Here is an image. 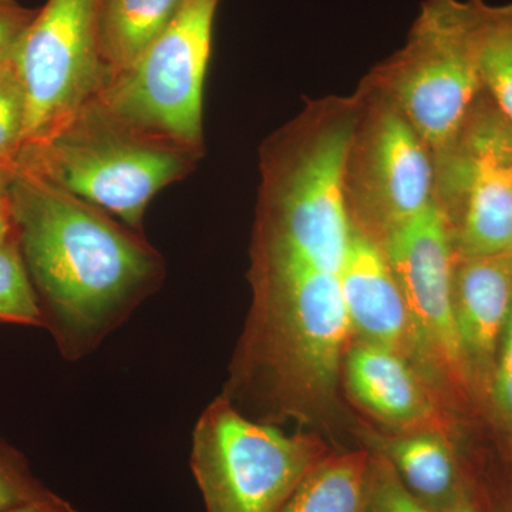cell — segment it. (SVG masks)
<instances>
[{
	"label": "cell",
	"mask_w": 512,
	"mask_h": 512,
	"mask_svg": "<svg viewBox=\"0 0 512 512\" xmlns=\"http://www.w3.org/2000/svg\"><path fill=\"white\" fill-rule=\"evenodd\" d=\"M8 198L43 328L64 359H83L158 291L163 256L143 232L25 168Z\"/></svg>",
	"instance_id": "1"
},
{
	"label": "cell",
	"mask_w": 512,
	"mask_h": 512,
	"mask_svg": "<svg viewBox=\"0 0 512 512\" xmlns=\"http://www.w3.org/2000/svg\"><path fill=\"white\" fill-rule=\"evenodd\" d=\"M258 239L248 363L284 402L329 393L353 333L339 276L281 242Z\"/></svg>",
	"instance_id": "2"
},
{
	"label": "cell",
	"mask_w": 512,
	"mask_h": 512,
	"mask_svg": "<svg viewBox=\"0 0 512 512\" xmlns=\"http://www.w3.org/2000/svg\"><path fill=\"white\" fill-rule=\"evenodd\" d=\"M202 154L123 119L94 97L53 136L25 148L18 167L143 232L153 198L192 173Z\"/></svg>",
	"instance_id": "3"
},
{
	"label": "cell",
	"mask_w": 512,
	"mask_h": 512,
	"mask_svg": "<svg viewBox=\"0 0 512 512\" xmlns=\"http://www.w3.org/2000/svg\"><path fill=\"white\" fill-rule=\"evenodd\" d=\"M318 439L248 419L214 400L192 433L191 471L207 512H279L325 457Z\"/></svg>",
	"instance_id": "4"
},
{
	"label": "cell",
	"mask_w": 512,
	"mask_h": 512,
	"mask_svg": "<svg viewBox=\"0 0 512 512\" xmlns=\"http://www.w3.org/2000/svg\"><path fill=\"white\" fill-rule=\"evenodd\" d=\"M353 128L338 124L306 143L269 148L259 237L274 239L339 275L353 225L346 185Z\"/></svg>",
	"instance_id": "5"
},
{
	"label": "cell",
	"mask_w": 512,
	"mask_h": 512,
	"mask_svg": "<svg viewBox=\"0 0 512 512\" xmlns=\"http://www.w3.org/2000/svg\"><path fill=\"white\" fill-rule=\"evenodd\" d=\"M477 0H427L392 67L396 109L437 151L456 146L481 86Z\"/></svg>",
	"instance_id": "6"
},
{
	"label": "cell",
	"mask_w": 512,
	"mask_h": 512,
	"mask_svg": "<svg viewBox=\"0 0 512 512\" xmlns=\"http://www.w3.org/2000/svg\"><path fill=\"white\" fill-rule=\"evenodd\" d=\"M221 0H184L167 28L97 99L120 117L204 151L202 100Z\"/></svg>",
	"instance_id": "7"
},
{
	"label": "cell",
	"mask_w": 512,
	"mask_h": 512,
	"mask_svg": "<svg viewBox=\"0 0 512 512\" xmlns=\"http://www.w3.org/2000/svg\"><path fill=\"white\" fill-rule=\"evenodd\" d=\"M99 0H47L13 57L26 96L23 148L42 143L99 94Z\"/></svg>",
	"instance_id": "8"
},
{
	"label": "cell",
	"mask_w": 512,
	"mask_h": 512,
	"mask_svg": "<svg viewBox=\"0 0 512 512\" xmlns=\"http://www.w3.org/2000/svg\"><path fill=\"white\" fill-rule=\"evenodd\" d=\"M384 254L403 293L414 345L437 372L467 373L454 318L456 247L446 212L433 204L384 235Z\"/></svg>",
	"instance_id": "9"
},
{
	"label": "cell",
	"mask_w": 512,
	"mask_h": 512,
	"mask_svg": "<svg viewBox=\"0 0 512 512\" xmlns=\"http://www.w3.org/2000/svg\"><path fill=\"white\" fill-rule=\"evenodd\" d=\"M360 151L363 201L384 235L433 205V167L424 141L396 109L373 121Z\"/></svg>",
	"instance_id": "10"
},
{
	"label": "cell",
	"mask_w": 512,
	"mask_h": 512,
	"mask_svg": "<svg viewBox=\"0 0 512 512\" xmlns=\"http://www.w3.org/2000/svg\"><path fill=\"white\" fill-rule=\"evenodd\" d=\"M497 109L471 114L463 136V217L457 232L460 259L512 256V178L495 134Z\"/></svg>",
	"instance_id": "11"
},
{
	"label": "cell",
	"mask_w": 512,
	"mask_h": 512,
	"mask_svg": "<svg viewBox=\"0 0 512 512\" xmlns=\"http://www.w3.org/2000/svg\"><path fill=\"white\" fill-rule=\"evenodd\" d=\"M352 332L404 356L416 350L412 320L384 249L353 229L339 271Z\"/></svg>",
	"instance_id": "12"
},
{
	"label": "cell",
	"mask_w": 512,
	"mask_h": 512,
	"mask_svg": "<svg viewBox=\"0 0 512 512\" xmlns=\"http://www.w3.org/2000/svg\"><path fill=\"white\" fill-rule=\"evenodd\" d=\"M454 318L467 369L494 366L512 306V256L460 259L454 268Z\"/></svg>",
	"instance_id": "13"
},
{
	"label": "cell",
	"mask_w": 512,
	"mask_h": 512,
	"mask_svg": "<svg viewBox=\"0 0 512 512\" xmlns=\"http://www.w3.org/2000/svg\"><path fill=\"white\" fill-rule=\"evenodd\" d=\"M346 380L356 402L393 424H420L433 417V404L421 380L392 349L360 342L346 357Z\"/></svg>",
	"instance_id": "14"
},
{
	"label": "cell",
	"mask_w": 512,
	"mask_h": 512,
	"mask_svg": "<svg viewBox=\"0 0 512 512\" xmlns=\"http://www.w3.org/2000/svg\"><path fill=\"white\" fill-rule=\"evenodd\" d=\"M183 3L184 0H99L97 42L104 83L143 55Z\"/></svg>",
	"instance_id": "15"
},
{
	"label": "cell",
	"mask_w": 512,
	"mask_h": 512,
	"mask_svg": "<svg viewBox=\"0 0 512 512\" xmlns=\"http://www.w3.org/2000/svg\"><path fill=\"white\" fill-rule=\"evenodd\" d=\"M379 454L392 464L410 493L433 512L464 485L451 447L433 431L383 441Z\"/></svg>",
	"instance_id": "16"
},
{
	"label": "cell",
	"mask_w": 512,
	"mask_h": 512,
	"mask_svg": "<svg viewBox=\"0 0 512 512\" xmlns=\"http://www.w3.org/2000/svg\"><path fill=\"white\" fill-rule=\"evenodd\" d=\"M370 461L363 450L323 457L279 512H366Z\"/></svg>",
	"instance_id": "17"
},
{
	"label": "cell",
	"mask_w": 512,
	"mask_h": 512,
	"mask_svg": "<svg viewBox=\"0 0 512 512\" xmlns=\"http://www.w3.org/2000/svg\"><path fill=\"white\" fill-rule=\"evenodd\" d=\"M476 60L483 90L512 123V5L477 0Z\"/></svg>",
	"instance_id": "18"
},
{
	"label": "cell",
	"mask_w": 512,
	"mask_h": 512,
	"mask_svg": "<svg viewBox=\"0 0 512 512\" xmlns=\"http://www.w3.org/2000/svg\"><path fill=\"white\" fill-rule=\"evenodd\" d=\"M0 323L43 328L42 311L15 229L0 239Z\"/></svg>",
	"instance_id": "19"
},
{
	"label": "cell",
	"mask_w": 512,
	"mask_h": 512,
	"mask_svg": "<svg viewBox=\"0 0 512 512\" xmlns=\"http://www.w3.org/2000/svg\"><path fill=\"white\" fill-rule=\"evenodd\" d=\"M25 127V90L12 56L0 62V163L18 167Z\"/></svg>",
	"instance_id": "20"
},
{
	"label": "cell",
	"mask_w": 512,
	"mask_h": 512,
	"mask_svg": "<svg viewBox=\"0 0 512 512\" xmlns=\"http://www.w3.org/2000/svg\"><path fill=\"white\" fill-rule=\"evenodd\" d=\"M22 453L0 436V511L52 497Z\"/></svg>",
	"instance_id": "21"
},
{
	"label": "cell",
	"mask_w": 512,
	"mask_h": 512,
	"mask_svg": "<svg viewBox=\"0 0 512 512\" xmlns=\"http://www.w3.org/2000/svg\"><path fill=\"white\" fill-rule=\"evenodd\" d=\"M366 512H433L397 476L392 464L375 454L370 461Z\"/></svg>",
	"instance_id": "22"
},
{
	"label": "cell",
	"mask_w": 512,
	"mask_h": 512,
	"mask_svg": "<svg viewBox=\"0 0 512 512\" xmlns=\"http://www.w3.org/2000/svg\"><path fill=\"white\" fill-rule=\"evenodd\" d=\"M493 400L501 416L512 427V306L505 325L497 362L494 363Z\"/></svg>",
	"instance_id": "23"
},
{
	"label": "cell",
	"mask_w": 512,
	"mask_h": 512,
	"mask_svg": "<svg viewBox=\"0 0 512 512\" xmlns=\"http://www.w3.org/2000/svg\"><path fill=\"white\" fill-rule=\"evenodd\" d=\"M36 13L37 9H30L19 0H0V62L15 55Z\"/></svg>",
	"instance_id": "24"
},
{
	"label": "cell",
	"mask_w": 512,
	"mask_h": 512,
	"mask_svg": "<svg viewBox=\"0 0 512 512\" xmlns=\"http://www.w3.org/2000/svg\"><path fill=\"white\" fill-rule=\"evenodd\" d=\"M0 512H79L69 501L53 494L52 497L45 500L32 501V503L16 505Z\"/></svg>",
	"instance_id": "25"
},
{
	"label": "cell",
	"mask_w": 512,
	"mask_h": 512,
	"mask_svg": "<svg viewBox=\"0 0 512 512\" xmlns=\"http://www.w3.org/2000/svg\"><path fill=\"white\" fill-rule=\"evenodd\" d=\"M495 134H497V143L500 147L501 156L512 178V123L505 119L503 114L498 111L497 120H495Z\"/></svg>",
	"instance_id": "26"
},
{
	"label": "cell",
	"mask_w": 512,
	"mask_h": 512,
	"mask_svg": "<svg viewBox=\"0 0 512 512\" xmlns=\"http://www.w3.org/2000/svg\"><path fill=\"white\" fill-rule=\"evenodd\" d=\"M436 512H478L476 504L471 500L466 485L460 488L446 504L441 505Z\"/></svg>",
	"instance_id": "27"
},
{
	"label": "cell",
	"mask_w": 512,
	"mask_h": 512,
	"mask_svg": "<svg viewBox=\"0 0 512 512\" xmlns=\"http://www.w3.org/2000/svg\"><path fill=\"white\" fill-rule=\"evenodd\" d=\"M16 171H18V167L0 163V201L9 197Z\"/></svg>",
	"instance_id": "28"
},
{
	"label": "cell",
	"mask_w": 512,
	"mask_h": 512,
	"mask_svg": "<svg viewBox=\"0 0 512 512\" xmlns=\"http://www.w3.org/2000/svg\"><path fill=\"white\" fill-rule=\"evenodd\" d=\"M12 231V212H10L9 198H5L0 201V239L5 238Z\"/></svg>",
	"instance_id": "29"
}]
</instances>
